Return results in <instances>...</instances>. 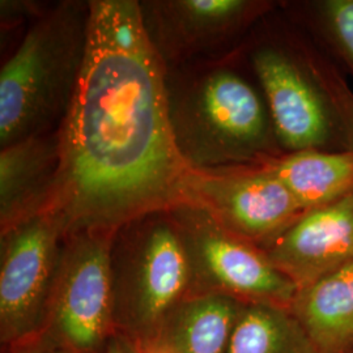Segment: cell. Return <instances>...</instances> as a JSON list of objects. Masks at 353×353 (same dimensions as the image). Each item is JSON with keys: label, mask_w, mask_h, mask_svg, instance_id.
Instances as JSON below:
<instances>
[{"label": "cell", "mask_w": 353, "mask_h": 353, "mask_svg": "<svg viewBox=\"0 0 353 353\" xmlns=\"http://www.w3.org/2000/svg\"><path fill=\"white\" fill-rule=\"evenodd\" d=\"M88 46L59 127L50 211L65 233L110 230L185 202L190 170L169 122L166 67L138 0H90Z\"/></svg>", "instance_id": "6da1fadb"}, {"label": "cell", "mask_w": 353, "mask_h": 353, "mask_svg": "<svg viewBox=\"0 0 353 353\" xmlns=\"http://www.w3.org/2000/svg\"><path fill=\"white\" fill-rule=\"evenodd\" d=\"M166 96L176 151L190 170L263 165L285 153L263 94L229 55L166 70Z\"/></svg>", "instance_id": "7a4b0ae2"}, {"label": "cell", "mask_w": 353, "mask_h": 353, "mask_svg": "<svg viewBox=\"0 0 353 353\" xmlns=\"http://www.w3.org/2000/svg\"><path fill=\"white\" fill-rule=\"evenodd\" d=\"M90 3L59 1L26 30L0 71V147L58 131L85 62Z\"/></svg>", "instance_id": "3957f363"}, {"label": "cell", "mask_w": 353, "mask_h": 353, "mask_svg": "<svg viewBox=\"0 0 353 353\" xmlns=\"http://www.w3.org/2000/svg\"><path fill=\"white\" fill-rule=\"evenodd\" d=\"M249 59L283 151H353V94L312 46L270 36Z\"/></svg>", "instance_id": "277c9868"}, {"label": "cell", "mask_w": 353, "mask_h": 353, "mask_svg": "<svg viewBox=\"0 0 353 353\" xmlns=\"http://www.w3.org/2000/svg\"><path fill=\"white\" fill-rule=\"evenodd\" d=\"M115 330L150 350L192 293L189 256L169 210L117 229L112 245Z\"/></svg>", "instance_id": "5b68a950"}, {"label": "cell", "mask_w": 353, "mask_h": 353, "mask_svg": "<svg viewBox=\"0 0 353 353\" xmlns=\"http://www.w3.org/2000/svg\"><path fill=\"white\" fill-rule=\"evenodd\" d=\"M114 233L80 230L64 239L39 338L65 352L103 353L117 334Z\"/></svg>", "instance_id": "8992f818"}, {"label": "cell", "mask_w": 353, "mask_h": 353, "mask_svg": "<svg viewBox=\"0 0 353 353\" xmlns=\"http://www.w3.org/2000/svg\"><path fill=\"white\" fill-rule=\"evenodd\" d=\"M189 256L192 293H219L242 303L290 309L297 285L265 250L220 225L204 208L182 202L169 210Z\"/></svg>", "instance_id": "52a82bcc"}, {"label": "cell", "mask_w": 353, "mask_h": 353, "mask_svg": "<svg viewBox=\"0 0 353 353\" xmlns=\"http://www.w3.org/2000/svg\"><path fill=\"white\" fill-rule=\"evenodd\" d=\"M67 233L54 211L1 230L0 341L16 348L43 331L51 287Z\"/></svg>", "instance_id": "ba28073f"}, {"label": "cell", "mask_w": 353, "mask_h": 353, "mask_svg": "<svg viewBox=\"0 0 353 353\" xmlns=\"http://www.w3.org/2000/svg\"><path fill=\"white\" fill-rule=\"evenodd\" d=\"M148 41L166 70L225 58L233 42L272 10L255 0L139 1Z\"/></svg>", "instance_id": "9c48e42d"}, {"label": "cell", "mask_w": 353, "mask_h": 353, "mask_svg": "<svg viewBox=\"0 0 353 353\" xmlns=\"http://www.w3.org/2000/svg\"><path fill=\"white\" fill-rule=\"evenodd\" d=\"M185 202L202 207L230 233L262 250L303 214L290 190L265 165L191 170Z\"/></svg>", "instance_id": "30bf717a"}, {"label": "cell", "mask_w": 353, "mask_h": 353, "mask_svg": "<svg viewBox=\"0 0 353 353\" xmlns=\"http://www.w3.org/2000/svg\"><path fill=\"white\" fill-rule=\"evenodd\" d=\"M265 252L297 288L353 263V191L305 212Z\"/></svg>", "instance_id": "8fae6325"}, {"label": "cell", "mask_w": 353, "mask_h": 353, "mask_svg": "<svg viewBox=\"0 0 353 353\" xmlns=\"http://www.w3.org/2000/svg\"><path fill=\"white\" fill-rule=\"evenodd\" d=\"M59 169V130L0 150L1 230L50 211Z\"/></svg>", "instance_id": "7c38bea8"}, {"label": "cell", "mask_w": 353, "mask_h": 353, "mask_svg": "<svg viewBox=\"0 0 353 353\" xmlns=\"http://www.w3.org/2000/svg\"><path fill=\"white\" fill-rule=\"evenodd\" d=\"M290 313L321 353L353 352V263L297 288Z\"/></svg>", "instance_id": "4fadbf2b"}, {"label": "cell", "mask_w": 353, "mask_h": 353, "mask_svg": "<svg viewBox=\"0 0 353 353\" xmlns=\"http://www.w3.org/2000/svg\"><path fill=\"white\" fill-rule=\"evenodd\" d=\"M243 303L219 293L190 294L169 316L154 353H227Z\"/></svg>", "instance_id": "5bb4252c"}, {"label": "cell", "mask_w": 353, "mask_h": 353, "mask_svg": "<svg viewBox=\"0 0 353 353\" xmlns=\"http://www.w3.org/2000/svg\"><path fill=\"white\" fill-rule=\"evenodd\" d=\"M263 165L290 190L303 214L353 191V151L290 152Z\"/></svg>", "instance_id": "9a60e30c"}, {"label": "cell", "mask_w": 353, "mask_h": 353, "mask_svg": "<svg viewBox=\"0 0 353 353\" xmlns=\"http://www.w3.org/2000/svg\"><path fill=\"white\" fill-rule=\"evenodd\" d=\"M227 353H321L290 309L243 303Z\"/></svg>", "instance_id": "2e32d148"}, {"label": "cell", "mask_w": 353, "mask_h": 353, "mask_svg": "<svg viewBox=\"0 0 353 353\" xmlns=\"http://www.w3.org/2000/svg\"><path fill=\"white\" fill-rule=\"evenodd\" d=\"M306 7L312 21L353 74V0H323Z\"/></svg>", "instance_id": "e0dca14e"}, {"label": "cell", "mask_w": 353, "mask_h": 353, "mask_svg": "<svg viewBox=\"0 0 353 353\" xmlns=\"http://www.w3.org/2000/svg\"><path fill=\"white\" fill-rule=\"evenodd\" d=\"M103 353H143V351L135 341L117 332Z\"/></svg>", "instance_id": "ac0fdd59"}, {"label": "cell", "mask_w": 353, "mask_h": 353, "mask_svg": "<svg viewBox=\"0 0 353 353\" xmlns=\"http://www.w3.org/2000/svg\"><path fill=\"white\" fill-rule=\"evenodd\" d=\"M14 350L13 353H68L52 345L49 341H43L42 338H38L36 341L26 343L24 345L12 348Z\"/></svg>", "instance_id": "d6986e66"}, {"label": "cell", "mask_w": 353, "mask_h": 353, "mask_svg": "<svg viewBox=\"0 0 353 353\" xmlns=\"http://www.w3.org/2000/svg\"><path fill=\"white\" fill-rule=\"evenodd\" d=\"M353 353V352H352Z\"/></svg>", "instance_id": "ffe728a7"}]
</instances>
